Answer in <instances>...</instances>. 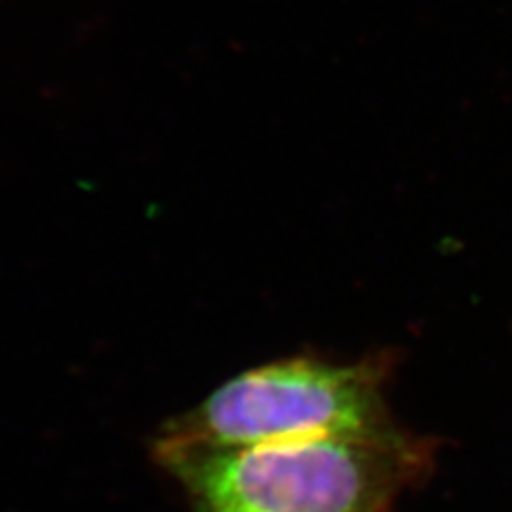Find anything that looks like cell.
I'll return each instance as SVG.
<instances>
[{
    "label": "cell",
    "mask_w": 512,
    "mask_h": 512,
    "mask_svg": "<svg viewBox=\"0 0 512 512\" xmlns=\"http://www.w3.org/2000/svg\"><path fill=\"white\" fill-rule=\"evenodd\" d=\"M154 457L195 512H393L427 474L431 444L402 427L252 446L158 436Z\"/></svg>",
    "instance_id": "cell-1"
},
{
    "label": "cell",
    "mask_w": 512,
    "mask_h": 512,
    "mask_svg": "<svg viewBox=\"0 0 512 512\" xmlns=\"http://www.w3.org/2000/svg\"><path fill=\"white\" fill-rule=\"evenodd\" d=\"M391 359L288 357L224 382L160 436L218 446H252L320 436H376L397 429L389 404Z\"/></svg>",
    "instance_id": "cell-2"
}]
</instances>
